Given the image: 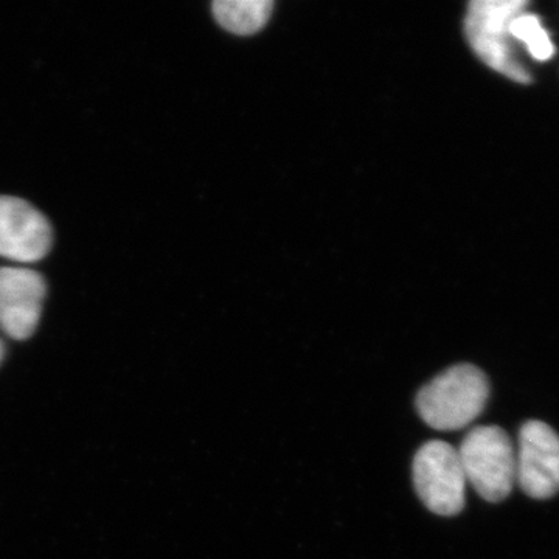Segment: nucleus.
<instances>
[{
    "instance_id": "4",
    "label": "nucleus",
    "mask_w": 559,
    "mask_h": 559,
    "mask_svg": "<svg viewBox=\"0 0 559 559\" xmlns=\"http://www.w3.org/2000/svg\"><path fill=\"white\" fill-rule=\"evenodd\" d=\"M414 484L421 502L439 516H455L465 507L468 484L459 452L450 443L433 440L419 448L414 459Z\"/></svg>"
},
{
    "instance_id": "5",
    "label": "nucleus",
    "mask_w": 559,
    "mask_h": 559,
    "mask_svg": "<svg viewBox=\"0 0 559 559\" xmlns=\"http://www.w3.org/2000/svg\"><path fill=\"white\" fill-rule=\"evenodd\" d=\"M516 484L528 498L546 500L559 492V436L547 423L530 419L520 429Z\"/></svg>"
},
{
    "instance_id": "2",
    "label": "nucleus",
    "mask_w": 559,
    "mask_h": 559,
    "mask_svg": "<svg viewBox=\"0 0 559 559\" xmlns=\"http://www.w3.org/2000/svg\"><path fill=\"white\" fill-rule=\"evenodd\" d=\"M525 7L524 0H474L465 17L466 39L474 53L488 68L522 84L532 79L514 53L510 27Z\"/></svg>"
},
{
    "instance_id": "9",
    "label": "nucleus",
    "mask_w": 559,
    "mask_h": 559,
    "mask_svg": "<svg viewBox=\"0 0 559 559\" xmlns=\"http://www.w3.org/2000/svg\"><path fill=\"white\" fill-rule=\"evenodd\" d=\"M510 33L513 40H521L525 44L528 53L535 60L547 61L554 57L555 47L551 44L549 33L544 31L539 17L535 14L524 11L520 16L514 17L511 22Z\"/></svg>"
},
{
    "instance_id": "8",
    "label": "nucleus",
    "mask_w": 559,
    "mask_h": 559,
    "mask_svg": "<svg viewBox=\"0 0 559 559\" xmlns=\"http://www.w3.org/2000/svg\"><path fill=\"white\" fill-rule=\"evenodd\" d=\"M274 3L271 0H218L213 14L221 27L235 35H253L270 21Z\"/></svg>"
},
{
    "instance_id": "10",
    "label": "nucleus",
    "mask_w": 559,
    "mask_h": 559,
    "mask_svg": "<svg viewBox=\"0 0 559 559\" xmlns=\"http://www.w3.org/2000/svg\"><path fill=\"white\" fill-rule=\"evenodd\" d=\"M3 358V342L0 341V360Z\"/></svg>"
},
{
    "instance_id": "3",
    "label": "nucleus",
    "mask_w": 559,
    "mask_h": 559,
    "mask_svg": "<svg viewBox=\"0 0 559 559\" xmlns=\"http://www.w3.org/2000/svg\"><path fill=\"white\" fill-rule=\"evenodd\" d=\"M466 484L487 502L509 498L516 484V448L498 426H477L466 433L457 450Z\"/></svg>"
},
{
    "instance_id": "7",
    "label": "nucleus",
    "mask_w": 559,
    "mask_h": 559,
    "mask_svg": "<svg viewBox=\"0 0 559 559\" xmlns=\"http://www.w3.org/2000/svg\"><path fill=\"white\" fill-rule=\"evenodd\" d=\"M53 231L49 219L27 201L0 197V257L35 263L49 253Z\"/></svg>"
},
{
    "instance_id": "6",
    "label": "nucleus",
    "mask_w": 559,
    "mask_h": 559,
    "mask_svg": "<svg viewBox=\"0 0 559 559\" xmlns=\"http://www.w3.org/2000/svg\"><path fill=\"white\" fill-rule=\"evenodd\" d=\"M46 280L27 267H0V330L16 341L28 340L38 329Z\"/></svg>"
},
{
    "instance_id": "1",
    "label": "nucleus",
    "mask_w": 559,
    "mask_h": 559,
    "mask_svg": "<svg viewBox=\"0 0 559 559\" xmlns=\"http://www.w3.org/2000/svg\"><path fill=\"white\" fill-rule=\"evenodd\" d=\"M488 399L487 374L476 366L460 364L423 385L415 404L430 428L459 430L480 417Z\"/></svg>"
}]
</instances>
